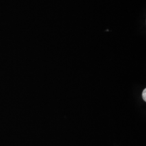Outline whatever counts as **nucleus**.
<instances>
[{
	"mask_svg": "<svg viewBox=\"0 0 146 146\" xmlns=\"http://www.w3.org/2000/svg\"><path fill=\"white\" fill-rule=\"evenodd\" d=\"M142 98L144 101H146V89H144L143 93H142Z\"/></svg>",
	"mask_w": 146,
	"mask_h": 146,
	"instance_id": "f257e3e1",
	"label": "nucleus"
}]
</instances>
